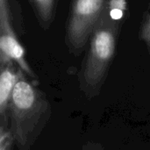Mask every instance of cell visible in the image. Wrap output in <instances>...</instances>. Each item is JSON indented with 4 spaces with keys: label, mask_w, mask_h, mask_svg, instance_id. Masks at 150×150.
Instances as JSON below:
<instances>
[{
    "label": "cell",
    "mask_w": 150,
    "mask_h": 150,
    "mask_svg": "<svg viewBox=\"0 0 150 150\" xmlns=\"http://www.w3.org/2000/svg\"><path fill=\"white\" fill-rule=\"evenodd\" d=\"M20 69L8 110L9 128L18 150H29L51 117L45 94L27 80Z\"/></svg>",
    "instance_id": "1"
},
{
    "label": "cell",
    "mask_w": 150,
    "mask_h": 150,
    "mask_svg": "<svg viewBox=\"0 0 150 150\" xmlns=\"http://www.w3.org/2000/svg\"><path fill=\"white\" fill-rule=\"evenodd\" d=\"M120 20L114 19L104 10L90 37V47L80 74L83 91L89 96L97 95L113 59Z\"/></svg>",
    "instance_id": "2"
},
{
    "label": "cell",
    "mask_w": 150,
    "mask_h": 150,
    "mask_svg": "<svg viewBox=\"0 0 150 150\" xmlns=\"http://www.w3.org/2000/svg\"><path fill=\"white\" fill-rule=\"evenodd\" d=\"M107 0H73L66 29V43L75 55L83 52Z\"/></svg>",
    "instance_id": "3"
},
{
    "label": "cell",
    "mask_w": 150,
    "mask_h": 150,
    "mask_svg": "<svg viewBox=\"0 0 150 150\" xmlns=\"http://www.w3.org/2000/svg\"><path fill=\"white\" fill-rule=\"evenodd\" d=\"M25 56L24 47L19 43L11 24L8 0H0V65L13 61L26 76L35 79L36 76Z\"/></svg>",
    "instance_id": "4"
},
{
    "label": "cell",
    "mask_w": 150,
    "mask_h": 150,
    "mask_svg": "<svg viewBox=\"0 0 150 150\" xmlns=\"http://www.w3.org/2000/svg\"><path fill=\"white\" fill-rule=\"evenodd\" d=\"M16 64L15 62L10 61L0 65V118L2 126L9 127V105L21 69Z\"/></svg>",
    "instance_id": "5"
},
{
    "label": "cell",
    "mask_w": 150,
    "mask_h": 150,
    "mask_svg": "<svg viewBox=\"0 0 150 150\" xmlns=\"http://www.w3.org/2000/svg\"><path fill=\"white\" fill-rule=\"evenodd\" d=\"M40 25L47 29L54 18L55 0H30Z\"/></svg>",
    "instance_id": "6"
},
{
    "label": "cell",
    "mask_w": 150,
    "mask_h": 150,
    "mask_svg": "<svg viewBox=\"0 0 150 150\" xmlns=\"http://www.w3.org/2000/svg\"><path fill=\"white\" fill-rule=\"evenodd\" d=\"M127 9V0H107L105 10L109 12L112 18L120 20Z\"/></svg>",
    "instance_id": "7"
},
{
    "label": "cell",
    "mask_w": 150,
    "mask_h": 150,
    "mask_svg": "<svg viewBox=\"0 0 150 150\" xmlns=\"http://www.w3.org/2000/svg\"><path fill=\"white\" fill-rule=\"evenodd\" d=\"M15 145L12 134L9 127H0V150H12Z\"/></svg>",
    "instance_id": "8"
},
{
    "label": "cell",
    "mask_w": 150,
    "mask_h": 150,
    "mask_svg": "<svg viewBox=\"0 0 150 150\" xmlns=\"http://www.w3.org/2000/svg\"><path fill=\"white\" fill-rule=\"evenodd\" d=\"M140 38L147 45L150 55V8L144 15L140 31Z\"/></svg>",
    "instance_id": "9"
},
{
    "label": "cell",
    "mask_w": 150,
    "mask_h": 150,
    "mask_svg": "<svg viewBox=\"0 0 150 150\" xmlns=\"http://www.w3.org/2000/svg\"><path fill=\"white\" fill-rule=\"evenodd\" d=\"M82 150H105L98 143H88L83 147Z\"/></svg>",
    "instance_id": "10"
}]
</instances>
